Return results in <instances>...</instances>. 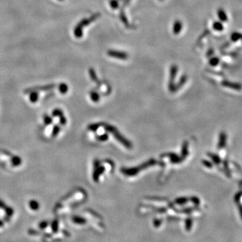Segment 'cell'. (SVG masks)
I'll return each instance as SVG.
<instances>
[{"mask_svg": "<svg viewBox=\"0 0 242 242\" xmlns=\"http://www.w3.org/2000/svg\"><path fill=\"white\" fill-rule=\"evenodd\" d=\"M105 128H106V130H108L109 132L112 133L114 134V137L117 139L118 141H119L122 144L124 145V146L126 147L128 149L132 148V144L130 143V142L126 139L124 137L122 136L121 134H120V132L117 131V130L116 128L110 125H106V127H105Z\"/></svg>", "mask_w": 242, "mask_h": 242, "instance_id": "obj_1", "label": "cell"}, {"mask_svg": "<svg viewBox=\"0 0 242 242\" xmlns=\"http://www.w3.org/2000/svg\"><path fill=\"white\" fill-rule=\"evenodd\" d=\"M178 72V67L176 65H172L170 68V77L169 82V90L170 92H175V85H174V79Z\"/></svg>", "mask_w": 242, "mask_h": 242, "instance_id": "obj_2", "label": "cell"}, {"mask_svg": "<svg viewBox=\"0 0 242 242\" xmlns=\"http://www.w3.org/2000/svg\"><path fill=\"white\" fill-rule=\"evenodd\" d=\"M107 53H108V55L111 57L119 59L121 60H126L129 57V55H128L127 52L118 51V50H109Z\"/></svg>", "mask_w": 242, "mask_h": 242, "instance_id": "obj_3", "label": "cell"}, {"mask_svg": "<svg viewBox=\"0 0 242 242\" xmlns=\"http://www.w3.org/2000/svg\"><path fill=\"white\" fill-rule=\"evenodd\" d=\"M140 171L139 168H122L121 172L124 175L127 176H136Z\"/></svg>", "mask_w": 242, "mask_h": 242, "instance_id": "obj_4", "label": "cell"}, {"mask_svg": "<svg viewBox=\"0 0 242 242\" xmlns=\"http://www.w3.org/2000/svg\"><path fill=\"white\" fill-rule=\"evenodd\" d=\"M104 171V168L102 167V166H99L98 163V165H97V167L95 166V170H94V172L93 174V179L95 182H98L100 174H102Z\"/></svg>", "mask_w": 242, "mask_h": 242, "instance_id": "obj_5", "label": "cell"}, {"mask_svg": "<svg viewBox=\"0 0 242 242\" xmlns=\"http://www.w3.org/2000/svg\"><path fill=\"white\" fill-rule=\"evenodd\" d=\"M182 29V23L180 20H176L173 26V32L174 34H178Z\"/></svg>", "mask_w": 242, "mask_h": 242, "instance_id": "obj_6", "label": "cell"}, {"mask_svg": "<svg viewBox=\"0 0 242 242\" xmlns=\"http://www.w3.org/2000/svg\"><path fill=\"white\" fill-rule=\"evenodd\" d=\"M165 155L166 157L168 156L170 157V161L173 163H180L181 161H182V159L180 157H178L177 155H176L175 153H166Z\"/></svg>", "mask_w": 242, "mask_h": 242, "instance_id": "obj_7", "label": "cell"}, {"mask_svg": "<svg viewBox=\"0 0 242 242\" xmlns=\"http://www.w3.org/2000/svg\"><path fill=\"white\" fill-rule=\"evenodd\" d=\"M217 14H218L219 18L220 20H221L222 22H226V21L227 20V14L223 9H219L217 12Z\"/></svg>", "mask_w": 242, "mask_h": 242, "instance_id": "obj_8", "label": "cell"}, {"mask_svg": "<svg viewBox=\"0 0 242 242\" xmlns=\"http://www.w3.org/2000/svg\"><path fill=\"white\" fill-rule=\"evenodd\" d=\"M120 19H121L122 22H123V24L125 25V26L127 27V28H129V26H130V25L129 24V22H128L127 17H126L125 13H124L123 11L122 10L121 11V13H120Z\"/></svg>", "mask_w": 242, "mask_h": 242, "instance_id": "obj_9", "label": "cell"}, {"mask_svg": "<svg viewBox=\"0 0 242 242\" xmlns=\"http://www.w3.org/2000/svg\"><path fill=\"white\" fill-rule=\"evenodd\" d=\"M186 79H187V77H186V75H183V76L181 77L180 81H179V82H178V83L177 84V85L175 86V91H176V90H178L180 87H182V86L184 85L185 83H186Z\"/></svg>", "mask_w": 242, "mask_h": 242, "instance_id": "obj_10", "label": "cell"}, {"mask_svg": "<svg viewBox=\"0 0 242 242\" xmlns=\"http://www.w3.org/2000/svg\"><path fill=\"white\" fill-rule=\"evenodd\" d=\"M212 28L216 31H221L223 30V26L222 23L219 22H214L212 24Z\"/></svg>", "mask_w": 242, "mask_h": 242, "instance_id": "obj_11", "label": "cell"}, {"mask_svg": "<svg viewBox=\"0 0 242 242\" xmlns=\"http://www.w3.org/2000/svg\"><path fill=\"white\" fill-rule=\"evenodd\" d=\"M188 143L186 141H185L184 143V144H183V146H182V154L184 157V158L186 157V155H188Z\"/></svg>", "mask_w": 242, "mask_h": 242, "instance_id": "obj_12", "label": "cell"}, {"mask_svg": "<svg viewBox=\"0 0 242 242\" xmlns=\"http://www.w3.org/2000/svg\"><path fill=\"white\" fill-rule=\"evenodd\" d=\"M231 38L233 41H239V39H242V34L237 32H235L232 34Z\"/></svg>", "mask_w": 242, "mask_h": 242, "instance_id": "obj_13", "label": "cell"}, {"mask_svg": "<svg viewBox=\"0 0 242 242\" xmlns=\"http://www.w3.org/2000/svg\"><path fill=\"white\" fill-rule=\"evenodd\" d=\"M90 97H91V99L94 102H98L99 100H100V96H99L98 93L95 92H92L90 94Z\"/></svg>", "mask_w": 242, "mask_h": 242, "instance_id": "obj_14", "label": "cell"}, {"mask_svg": "<svg viewBox=\"0 0 242 242\" xmlns=\"http://www.w3.org/2000/svg\"><path fill=\"white\" fill-rule=\"evenodd\" d=\"M109 3H110V6L111 8H112V9L114 10L117 9L119 6V0H110Z\"/></svg>", "mask_w": 242, "mask_h": 242, "instance_id": "obj_15", "label": "cell"}, {"mask_svg": "<svg viewBox=\"0 0 242 242\" xmlns=\"http://www.w3.org/2000/svg\"><path fill=\"white\" fill-rule=\"evenodd\" d=\"M30 207L34 210H36L39 208V204L36 201H31L30 202Z\"/></svg>", "mask_w": 242, "mask_h": 242, "instance_id": "obj_16", "label": "cell"}, {"mask_svg": "<svg viewBox=\"0 0 242 242\" xmlns=\"http://www.w3.org/2000/svg\"><path fill=\"white\" fill-rule=\"evenodd\" d=\"M21 159L19 157H14L13 158H12V165H15V166H18L19 165H20L21 164Z\"/></svg>", "mask_w": 242, "mask_h": 242, "instance_id": "obj_17", "label": "cell"}, {"mask_svg": "<svg viewBox=\"0 0 242 242\" xmlns=\"http://www.w3.org/2000/svg\"><path fill=\"white\" fill-rule=\"evenodd\" d=\"M90 77H91V79H92V80H93L94 81H95V82H97V81H98V77H97L95 71H94L93 69H90Z\"/></svg>", "mask_w": 242, "mask_h": 242, "instance_id": "obj_18", "label": "cell"}, {"mask_svg": "<svg viewBox=\"0 0 242 242\" xmlns=\"http://www.w3.org/2000/svg\"><path fill=\"white\" fill-rule=\"evenodd\" d=\"M219 60L217 57L211 58L209 60V63L210 65H212V66H216V65L219 63Z\"/></svg>", "mask_w": 242, "mask_h": 242, "instance_id": "obj_19", "label": "cell"}, {"mask_svg": "<svg viewBox=\"0 0 242 242\" xmlns=\"http://www.w3.org/2000/svg\"><path fill=\"white\" fill-rule=\"evenodd\" d=\"M52 115L54 116V117H61V116L63 115V112L60 109H55L53 112H52Z\"/></svg>", "mask_w": 242, "mask_h": 242, "instance_id": "obj_20", "label": "cell"}, {"mask_svg": "<svg viewBox=\"0 0 242 242\" xmlns=\"http://www.w3.org/2000/svg\"><path fill=\"white\" fill-rule=\"evenodd\" d=\"M30 101L32 103H35L36 102H37V100H38V95H37V93H34H34L31 94H30Z\"/></svg>", "mask_w": 242, "mask_h": 242, "instance_id": "obj_21", "label": "cell"}, {"mask_svg": "<svg viewBox=\"0 0 242 242\" xmlns=\"http://www.w3.org/2000/svg\"><path fill=\"white\" fill-rule=\"evenodd\" d=\"M100 127V125H96V124H94V125H91L88 127V129L90 130H92V131H95V130H98V129Z\"/></svg>", "mask_w": 242, "mask_h": 242, "instance_id": "obj_22", "label": "cell"}, {"mask_svg": "<svg viewBox=\"0 0 242 242\" xmlns=\"http://www.w3.org/2000/svg\"><path fill=\"white\" fill-rule=\"evenodd\" d=\"M59 88H60L61 92V93H63V94L66 93L67 90H68V88H67V86L65 85V84H62V85L60 86Z\"/></svg>", "mask_w": 242, "mask_h": 242, "instance_id": "obj_23", "label": "cell"}, {"mask_svg": "<svg viewBox=\"0 0 242 242\" xmlns=\"http://www.w3.org/2000/svg\"><path fill=\"white\" fill-rule=\"evenodd\" d=\"M98 139L99 141H106L108 139V135L107 134H104L98 137Z\"/></svg>", "mask_w": 242, "mask_h": 242, "instance_id": "obj_24", "label": "cell"}, {"mask_svg": "<svg viewBox=\"0 0 242 242\" xmlns=\"http://www.w3.org/2000/svg\"><path fill=\"white\" fill-rule=\"evenodd\" d=\"M60 131V128L58 127V126H55L53 129V131H52V136L55 137L57 135V134Z\"/></svg>", "mask_w": 242, "mask_h": 242, "instance_id": "obj_25", "label": "cell"}, {"mask_svg": "<svg viewBox=\"0 0 242 242\" xmlns=\"http://www.w3.org/2000/svg\"><path fill=\"white\" fill-rule=\"evenodd\" d=\"M44 121H45V123L46 125H50V124L52 123V119H50L49 117H48V116H45V119H44Z\"/></svg>", "mask_w": 242, "mask_h": 242, "instance_id": "obj_26", "label": "cell"}, {"mask_svg": "<svg viewBox=\"0 0 242 242\" xmlns=\"http://www.w3.org/2000/svg\"><path fill=\"white\" fill-rule=\"evenodd\" d=\"M6 208V213L8 214V215L9 216H12V214H13V210H12V208H10V207H5Z\"/></svg>", "mask_w": 242, "mask_h": 242, "instance_id": "obj_27", "label": "cell"}, {"mask_svg": "<svg viewBox=\"0 0 242 242\" xmlns=\"http://www.w3.org/2000/svg\"><path fill=\"white\" fill-rule=\"evenodd\" d=\"M60 123L62 124V125H65L66 124V118H65L63 115L61 116V117H60Z\"/></svg>", "mask_w": 242, "mask_h": 242, "instance_id": "obj_28", "label": "cell"}, {"mask_svg": "<svg viewBox=\"0 0 242 242\" xmlns=\"http://www.w3.org/2000/svg\"><path fill=\"white\" fill-rule=\"evenodd\" d=\"M52 230L55 231L57 230V221H54L53 223H52Z\"/></svg>", "mask_w": 242, "mask_h": 242, "instance_id": "obj_29", "label": "cell"}, {"mask_svg": "<svg viewBox=\"0 0 242 242\" xmlns=\"http://www.w3.org/2000/svg\"><path fill=\"white\" fill-rule=\"evenodd\" d=\"M47 225V222H43L41 223V225H40V227L41 228H45Z\"/></svg>", "mask_w": 242, "mask_h": 242, "instance_id": "obj_30", "label": "cell"}, {"mask_svg": "<svg viewBox=\"0 0 242 242\" xmlns=\"http://www.w3.org/2000/svg\"><path fill=\"white\" fill-rule=\"evenodd\" d=\"M0 207L1 208H5L6 207V205L4 204V203L2 201L0 200Z\"/></svg>", "mask_w": 242, "mask_h": 242, "instance_id": "obj_31", "label": "cell"}, {"mask_svg": "<svg viewBox=\"0 0 242 242\" xmlns=\"http://www.w3.org/2000/svg\"><path fill=\"white\" fill-rule=\"evenodd\" d=\"M186 201V199H178V201H177V202H178V203H180V202H181V203H185V202Z\"/></svg>", "mask_w": 242, "mask_h": 242, "instance_id": "obj_32", "label": "cell"}, {"mask_svg": "<svg viewBox=\"0 0 242 242\" xmlns=\"http://www.w3.org/2000/svg\"><path fill=\"white\" fill-rule=\"evenodd\" d=\"M130 1V0H124V3H123V6H126L127 5L128 3H129V2Z\"/></svg>", "mask_w": 242, "mask_h": 242, "instance_id": "obj_33", "label": "cell"}, {"mask_svg": "<svg viewBox=\"0 0 242 242\" xmlns=\"http://www.w3.org/2000/svg\"><path fill=\"white\" fill-rule=\"evenodd\" d=\"M160 1H163V0H160Z\"/></svg>", "mask_w": 242, "mask_h": 242, "instance_id": "obj_34", "label": "cell"}]
</instances>
